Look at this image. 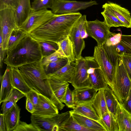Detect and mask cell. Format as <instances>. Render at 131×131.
I'll list each match as a JSON object with an SVG mask.
<instances>
[{"mask_svg": "<svg viewBox=\"0 0 131 131\" xmlns=\"http://www.w3.org/2000/svg\"><path fill=\"white\" fill-rule=\"evenodd\" d=\"M92 131L80 125L70 114V116L59 127L58 131Z\"/></svg>", "mask_w": 131, "mask_h": 131, "instance_id": "f1b7e54d", "label": "cell"}, {"mask_svg": "<svg viewBox=\"0 0 131 131\" xmlns=\"http://www.w3.org/2000/svg\"><path fill=\"white\" fill-rule=\"evenodd\" d=\"M86 23L83 27L81 31V36L82 38L83 39L87 38L88 36L86 29Z\"/></svg>", "mask_w": 131, "mask_h": 131, "instance_id": "f5cc1de1", "label": "cell"}, {"mask_svg": "<svg viewBox=\"0 0 131 131\" xmlns=\"http://www.w3.org/2000/svg\"><path fill=\"white\" fill-rule=\"evenodd\" d=\"M64 58L58 50L52 54L43 58L42 64L44 68L47 67L49 64L52 62L55 61L60 58Z\"/></svg>", "mask_w": 131, "mask_h": 131, "instance_id": "74e56055", "label": "cell"}, {"mask_svg": "<svg viewBox=\"0 0 131 131\" xmlns=\"http://www.w3.org/2000/svg\"><path fill=\"white\" fill-rule=\"evenodd\" d=\"M3 40L2 36L0 34V67H2L3 62L5 58V57L7 54V50H4L3 49Z\"/></svg>", "mask_w": 131, "mask_h": 131, "instance_id": "681fc988", "label": "cell"}, {"mask_svg": "<svg viewBox=\"0 0 131 131\" xmlns=\"http://www.w3.org/2000/svg\"><path fill=\"white\" fill-rule=\"evenodd\" d=\"M31 10L30 0H19L14 9L16 23L19 28L26 20Z\"/></svg>", "mask_w": 131, "mask_h": 131, "instance_id": "ac0fdd59", "label": "cell"}, {"mask_svg": "<svg viewBox=\"0 0 131 131\" xmlns=\"http://www.w3.org/2000/svg\"><path fill=\"white\" fill-rule=\"evenodd\" d=\"M3 62L7 66L18 67L42 61L43 57L38 41L29 34L16 46L7 52Z\"/></svg>", "mask_w": 131, "mask_h": 131, "instance_id": "7a4b0ae2", "label": "cell"}, {"mask_svg": "<svg viewBox=\"0 0 131 131\" xmlns=\"http://www.w3.org/2000/svg\"><path fill=\"white\" fill-rule=\"evenodd\" d=\"M71 111L82 116L98 121L99 117L92 103L80 104L75 106Z\"/></svg>", "mask_w": 131, "mask_h": 131, "instance_id": "484cf974", "label": "cell"}, {"mask_svg": "<svg viewBox=\"0 0 131 131\" xmlns=\"http://www.w3.org/2000/svg\"><path fill=\"white\" fill-rule=\"evenodd\" d=\"M25 96L29 99L35 107L39 101V93L35 90L31 89L26 94Z\"/></svg>", "mask_w": 131, "mask_h": 131, "instance_id": "f6af8a7d", "label": "cell"}, {"mask_svg": "<svg viewBox=\"0 0 131 131\" xmlns=\"http://www.w3.org/2000/svg\"><path fill=\"white\" fill-rule=\"evenodd\" d=\"M131 88V80L119 57L115 68L112 90L119 102L122 103L127 98Z\"/></svg>", "mask_w": 131, "mask_h": 131, "instance_id": "277c9868", "label": "cell"}, {"mask_svg": "<svg viewBox=\"0 0 131 131\" xmlns=\"http://www.w3.org/2000/svg\"><path fill=\"white\" fill-rule=\"evenodd\" d=\"M121 36L120 33L112 32L104 44L108 46L115 45L120 42Z\"/></svg>", "mask_w": 131, "mask_h": 131, "instance_id": "b9f144b4", "label": "cell"}, {"mask_svg": "<svg viewBox=\"0 0 131 131\" xmlns=\"http://www.w3.org/2000/svg\"><path fill=\"white\" fill-rule=\"evenodd\" d=\"M25 96L26 95L24 93L18 89L13 88L9 96L5 101H12L16 103L19 100Z\"/></svg>", "mask_w": 131, "mask_h": 131, "instance_id": "f35d334b", "label": "cell"}, {"mask_svg": "<svg viewBox=\"0 0 131 131\" xmlns=\"http://www.w3.org/2000/svg\"><path fill=\"white\" fill-rule=\"evenodd\" d=\"M120 57L122 60L128 76L131 80V56L123 54Z\"/></svg>", "mask_w": 131, "mask_h": 131, "instance_id": "60d3db41", "label": "cell"}, {"mask_svg": "<svg viewBox=\"0 0 131 131\" xmlns=\"http://www.w3.org/2000/svg\"><path fill=\"white\" fill-rule=\"evenodd\" d=\"M13 131H39L32 123L28 124L20 120L17 127Z\"/></svg>", "mask_w": 131, "mask_h": 131, "instance_id": "ab89813d", "label": "cell"}, {"mask_svg": "<svg viewBox=\"0 0 131 131\" xmlns=\"http://www.w3.org/2000/svg\"><path fill=\"white\" fill-rule=\"evenodd\" d=\"M113 46L117 54L119 57L123 54L131 56V54L120 42Z\"/></svg>", "mask_w": 131, "mask_h": 131, "instance_id": "bcb514c9", "label": "cell"}, {"mask_svg": "<svg viewBox=\"0 0 131 131\" xmlns=\"http://www.w3.org/2000/svg\"><path fill=\"white\" fill-rule=\"evenodd\" d=\"M54 0H34L31 3L32 9L38 11L52 8Z\"/></svg>", "mask_w": 131, "mask_h": 131, "instance_id": "e575fe53", "label": "cell"}, {"mask_svg": "<svg viewBox=\"0 0 131 131\" xmlns=\"http://www.w3.org/2000/svg\"><path fill=\"white\" fill-rule=\"evenodd\" d=\"M93 57L100 67L108 85L112 90L115 69L103 46L95 47Z\"/></svg>", "mask_w": 131, "mask_h": 131, "instance_id": "ba28073f", "label": "cell"}, {"mask_svg": "<svg viewBox=\"0 0 131 131\" xmlns=\"http://www.w3.org/2000/svg\"><path fill=\"white\" fill-rule=\"evenodd\" d=\"M74 66L75 72L71 83L74 88L81 89L91 88V85L87 72L86 61L84 57L75 60Z\"/></svg>", "mask_w": 131, "mask_h": 131, "instance_id": "7c38bea8", "label": "cell"}, {"mask_svg": "<svg viewBox=\"0 0 131 131\" xmlns=\"http://www.w3.org/2000/svg\"><path fill=\"white\" fill-rule=\"evenodd\" d=\"M0 34L3 40L4 50H7L9 39L13 31L19 28L14 9L10 8L0 9Z\"/></svg>", "mask_w": 131, "mask_h": 131, "instance_id": "5b68a950", "label": "cell"}, {"mask_svg": "<svg viewBox=\"0 0 131 131\" xmlns=\"http://www.w3.org/2000/svg\"><path fill=\"white\" fill-rule=\"evenodd\" d=\"M98 121L106 131H119L115 115L109 111L105 113Z\"/></svg>", "mask_w": 131, "mask_h": 131, "instance_id": "83f0119b", "label": "cell"}, {"mask_svg": "<svg viewBox=\"0 0 131 131\" xmlns=\"http://www.w3.org/2000/svg\"><path fill=\"white\" fill-rule=\"evenodd\" d=\"M72 91L75 106L80 104L92 103L97 91L92 87L81 89L74 88Z\"/></svg>", "mask_w": 131, "mask_h": 131, "instance_id": "e0dca14e", "label": "cell"}, {"mask_svg": "<svg viewBox=\"0 0 131 131\" xmlns=\"http://www.w3.org/2000/svg\"><path fill=\"white\" fill-rule=\"evenodd\" d=\"M105 10L117 17L127 28H131V16L129 12L120 5L108 2L102 6Z\"/></svg>", "mask_w": 131, "mask_h": 131, "instance_id": "4fadbf2b", "label": "cell"}, {"mask_svg": "<svg viewBox=\"0 0 131 131\" xmlns=\"http://www.w3.org/2000/svg\"><path fill=\"white\" fill-rule=\"evenodd\" d=\"M82 15L78 12L56 14L29 34L38 41H48L57 43L69 36L72 29Z\"/></svg>", "mask_w": 131, "mask_h": 131, "instance_id": "6da1fadb", "label": "cell"}, {"mask_svg": "<svg viewBox=\"0 0 131 131\" xmlns=\"http://www.w3.org/2000/svg\"><path fill=\"white\" fill-rule=\"evenodd\" d=\"M119 42L131 54V35H122Z\"/></svg>", "mask_w": 131, "mask_h": 131, "instance_id": "ee69618b", "label": "cell"}, {"mask_svg": "<svg viewBox=\"0 0 131 131\" xmlns=\"http://www.w3.org/2000/svg\"><path fill=\"white\" fill-rule=\"evenodd\" d=\"M71 63L68 61L67 63L60 69L54 73L48 75L71 83L75 72L74 66L72 65Z\"/></svg>", "mask_w": 131, "mask_h": 131, "instance_id": "d4e9b609", "label": "cell"}, {"mask_svg": "<svg viewBox=\"0 0 131 131\" xmlns=\"http://www.w3.org/2000/svg\"><path fill=\"white\" fill-rule=\"evenodd\" d=\"M115 116L118 125L119 131H131V114L119 102Z\"/></svg>", "mask_w": 131, "mask_h": 131, "instance_id": "2e32d148", "label": "cell"}, {"mask_svg": "<svg viewBox=\"0 0 131 131\" xmlns=\"http://www.w3.org/2000/svg\"><path fill=\"white\" fill-rule=\"evenodd\" d=\"M61 102L64 103L68 107L70 108L73 109L75 106L73 101L72 91L70 89L69 86L61 99Z\"/></svg>", "mask_w": 131, "mask_h": 131, "instance_id": "8d00e7d4", "label": "cell"}, {"mask_svg": "<svg viewBox=\"0 0 131 131\" xmlns=\"http://www.w3.org/2000/svg\"><path fill=\"white\" fill-rule=\"evenodd\" d=\"M92 104L99 119L102 117L105 113L109 111L106 105L103 90L98 91L92 102Z\"/></svg>", "mask_w": 131, "mask_h": 131, "instance_id": "4316f807", "label": "cell"}, {"mask_svg": "<svg viewBox=\"0 0 131 131\" xmlns=\"http://www.w3.org/2000/svg\"><path fill=\"white\" fill-rule=\"evenodd\" d=\"M0 131H6L4 121V114L0 115Z\"/></svg>", "mask_w": 131, "mask_h": 131, "instance_id": "816d5d0a", "label": "cell"}, {"mask_svg": "<svg viewBox=\"0 0 131 131\" xmlns=\"http://www.w3.org/2000/svg\"><path fill=\"white\" fill-rule=\"evenodd\" d=\"M29 34V33L19 28L14 29L10 36L7 51L16 46Z\"/></svg>", "mask_w": 131, "mask_h": 131, "instance_id": "4dcf8cb0", "label": "cell"}, {"mask_svg": "<svg viewBox=\"0 0 131 131\" xmlns=\"http://www.w3.org/2000/svg\"><path fill=\"white\" fill-rule=\"evenodd\" d=\"M18 68L30 88L51 101L59 110V106L51 89L42 61L26 64Z\"/></svg>", "mask_w": 131, "mask_h": 131, "instance_id": "3957f363", "label": "cell"}, {"mask_svg": "<svg viewBox=\"0 0 131 131\" xmlns=\"http://www.w3.org/2000/svg\"><path fill=\"white\" fill-rule=\"evenodd\" d=\"M38 103L35 107L34 112L31 114L39 116L53 115L59 113L57 107L49 99L39 93Z\"/></svg>", "mask_w": 131, "mask_h": 131, "instance_id": "5bb4252c", "label": "cell"}, {"mask_svg": "<svg viewBox=\"0 0 131 131\" xmlns=\"http://www.w3.org/2000/svg\"><path fill=\"white\" fill-rule=\"evenodd\" d=\"M52 90L58 103L60 110L65 105L61 102V99L65 93L69 84L67 82L61 80L49 75H47Z\"/></svg>", "mask_w": 131, "mask_h": 131, "instance_id": "9a60e30c", "label": "cell"}, {"mask_svg": "<svg viewBox=\"0 0 131 131\" xmlns=\"http://www.w3.org/2000/svg\"><path fill=\"white\" fill-rule=\"evenodd\" d=\"M10 71V67L7 66L2 78L0 92V104L7 99L13 88L11 83Z\"/></svg>", "mask_w": 131, "mask_h": 131, "instance_id": "cb8c5ba5", "label": "cell"}, {"mask_svg": "<svg viewBox=\"0 0 131 131\" xmlns=\"http://www.w3.org/2000/svg\"><path fill=\"white\" fill-rule=\"evenodd\" d=\"M11 83L13 88H16L25 95L31 89L25 82L18 67H10Z\"/></svg>", "mask_w": 131, "mask_h": 131, "instance_id": "d6986e66", "label": "cell"}, {"mask_svg": "<svg viewBox=\"0 0 131 131\" xmlns=\"http://www.w3.org/2000/svg\"><path fill=\"white\" fill-rule=\"evenodd\" d=\"M68 61L67 58H60L57 61L50 63L47 67L44 68L46 75L55 73L65 66Z\"/></svg>", "mask_w": 131, "mask_h": 131, "instance_id": "1f68e13d", "label": "cell"}, {"mask_svg": "<svg viewBox=\"0 0 131 131\" xmlns=\"http://www.w3.org/2000/svg\"><path fill=\"white\" fill-rule=\"evenodd\" d=\"M71 115L77 122L82 126L92 130V131H106L99 122L79 114L69 111Z\"/></svg>", "mask_w": 131, "mask_h": 131, "instance_id": "44dd1931", "label": "cell"}, {"mask_svg": "<svg viewBox=\"0 0 131 131\" xmlns=\"http://www.w3.org/2000/svg\"><path fill=\"white\" fill-rule=\"evenodd\" d=\"M57 44L58 46V50L63 57L67 58L71 62L75 61L73 45L69 36Z\"/></svg>", "mask_w": 131, "mask_h": 131, "instance_id": "603a6c76", "label": "cell"}, {"mask_svg": "<svg viewBox=\"0 0 131 131\" xmlns=\"http://www.w3.org/2000/svg\"><path fill=\"white\" fill-rule=\"evenodd\" d=\"M19 0H0V9L6 8L14 9L17 6Z\"/></svg>", "mask_w": 131, "mask_h": 131, "instance_id": "7bdbcfd3", "label": "cell"}, {"mask_svg": "<svg viewBox=\"0 0 131 131\" xmlns=\"http://www.w3.org/2000/svg\"><path fill=\"white\" fill-rule=\"evenodd\" d=\"M70 115L69 111L49 116L31 114V123L39 131H58L59 126Z\"/></svg>", "mask_w": 131, "mask_h": 131, "instance_id": "8992f818", "label": "cell"}, {"mask_svg": "<svg viewBox=\"0 0 131 131\" xmlns=\"http://www.w3.org/2000/svg\"><path fill=\"white\" fill-rule=\"evenodd\" d=\"M26 108L31 114L35 110V107L30 100L28 98L26 97Z\"/></svg>", "mask_w": 131, "mask_h": 131, "instance_id": "f907efd6", "label": "cell"}, {"mask_svg": "<svg viewBox=\"0 0 131 131\" xmlns=\"http://www.w3.org/2000/svg\"><path fill=\"white\" fill-rule=\"evenodd\" d=\"M20 111L17 104L4 114L6 131H13L17 127L20 121Z\"/></svg>", "mask_w": 131, "mask_h": 131, "instance_id": "ffe728a7", "label": "cell"}, {"mask_svg": "<svg viewBox=\"0 0 131 131\" xmlns=\"http://www.w3.org/2000/svg\"><path fill=\"white\" fill-rule=\"evenodd\" d=\"M89 78L92 88L97 91L109 86L100 67L96 68L93 73L89 74Z\"/></svg>", "mask_w": 131, "mask_h": 131, "instance_id": "7402d4cb", "label": "cell"}, {"mask_svg": "<svg viewBox=\"0 0 131 131\" xmlns=\"http://www.w3.org/2000/svg\"><path fill=\"white\" fill-rule=\"evenodd\" d=\"M56 15L51 10L47 9L38 11L32 9L26 20L19 28L29 34L49 21Z\"/></svg>", "mask_w": 131, "mask_h": 131, "instance_id": "30bf717a", "label": "cell"}, {"mask_svg": "<svg viewBox=\"0 0 131 131\" xmlns=\"http://www.w3.org/2000/svg\"><path fill=\"white\" fill-rule=\"evenodd\" d=\"M103 46L115 69L117 60L119 57L117 54L113 46H108L104 44Z\"/></svg>", "mask_w": 131, "mask_h": 131, "instance_id": "d590c367", "label": "cell"}, {"mask_svg": "<svg viewBox=\"0 0 131 131\" xmlns=\"http://www.w3.org/2000/svg\"><path fill=\"white\" fill-rule=\"evenodd\" d=\"M109 86L103 90V93L109 111L115 115L119 101L112 90Z\"/></svg>", "mask_w": 131, "mask_h": 131, "instance_id": "f546056e", "label": "cell"}, {"mask_svg": "<svg viewBox=\"0 0 131 131\" xmlns=\"http://www.w3.org/2000/svg\"><path fill=\"white\" fill-rule=\"evenodd\" d=\"M98 4L95 1L88 2L68 0H54L51 10L55 14L60 15L77 12L89 7Z\"/></svg>", "mask_w": 131, "mask_h": 131, "instance_id": "52a82bcc", "label": "cell"}, {"mask_svg": "<svg viewBox=\"0 0 131 131\" xmlns=\"http://www.w3.org/2000/svg\"><path fill=\"white\" fill-rule=\"evenodd\" d=\"M39 41L43 58L52 54L58 49V45L56 43L48 41Z\"/></svg>", "mask_w": 131, "mask_h": 131, "instance_id": "836d02e7", "label": "cell"}, {"mask_svg": "<svg viewBox=\"0 0 131 131\" xmlns=\"http://www.w3.org/2000/svg\"><path fill=\"white\" fill-rule=\"evenodd\" d=\"M87 32L89 36L96 41L97 46H103L111 35L110 27L105 22L101 21L97 19L92 21H88L85 24Z\"/></svg>", "mask_w": 131, "mask_h": 131, "instance_id": "9c48e42d", "label": "cell"}, {"mask_svg": "<svg viewBox=\"0 0 131 131\" xmlns=\"http://www.w3.org/2000/svg\"><path fill=\"white\" fill-rule=\"evenodd\" d=\"M17 105L16 103L13 101L5 100L2 102L1 110L2 113L4 114L14 106Z\"/></svg>", "mask_w": 131, "mask_h": 131, "instance_id": "7dc6e473", "label": "cell"}, {"mask_svg": "<svg viewBox=\"0 0 131 131\" xmlns=\"http://www.w3.org/2000/svg\"><path fill=\"white\" fill-rule=\"evenodd\" d=\"M101 13L104 17V21L109 27H126L125 26L122 22L107 11L104 10Z\"/></svg>", "mask_w": 131, "mask_h": 131, "instance_id": "d6a6232c", "label": "cell"}, {"mask_svg": "<svg viewBox=\"0 0 131 131\" xmlns=\"http://www.w3.org/2000/svg\"><path fill=\"white\" fill-rule=\"evenodd\" d=\"M122 104L124 107L131 114V88L127 98Z\"/></svg>", "mask_w": 131, "mask_h": 131, "instance_id": "c3c4849f", "label": "cell"}, {"mask_svg": "<svg viewBox=\"0 0 131 131\" xmlns=\"http://www.w3.org/2000/svg\"><path fill=\"white\" fill-rule=\"evenodd\" d=\"M87 21L86 15H82L72 29L69 36L73 45L75 60L82 57V52L85 47V41L81 36V31Z\"/></svg>", "mask_w": 131, "mask_h": 131, "instance_id": "8fae6325", "label": "cell"}]
</instances>
